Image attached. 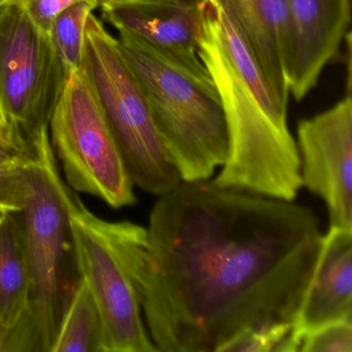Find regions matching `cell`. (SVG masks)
Returning a JSON list of instances; mask_svg holds the SVG:
<instances>
[{
    "instance_id": "17",
    "label": "cell",
    "mask_w": 352,
    "mask_h": 352,
    "mask_svg": "<svg viewBox=\"0 0 352 352\" xmlns=\"http://www.w3.org/2000/svg\"><path fill=\"white\" fill-rule=\"evenodd\" d=\"M94 9L89 3H77L61 12L51 24V44L69 76L82 71L86 23Z\"/></svg>"
},
{
    "instance_id": "23",
    "label": "cell",
    "mask_w": 352,
    "mask_h": 352,
    "mask_svg": "<svg viewBox=\"0 0 352 352\" xmlns=\"http://www.w3.org/2000/svg\"><path fill=\"white\" fill-rule=\"evenodd\" d=\"M28 140L23 133L0 131V160L23 155L28 151Z\"/></svg>"
},
{
    "instance_id": "20",
    "label": "cell",
    "mask_w": 352,
    "mask_h": 352,
    "mask_svg": "<svg viewBox=\"0 0 352 352\" xmlns=\"http://www.w3.org/2000/svg\"><path fill=\"white\" fill-rule=\"evenodd\" d=\"M300 352H352V318L338 319L305 333Z\"/></svg>"
},
{
    "instance_id": "18",
    "label": "cell",
    "mask_w": 352,
    "mask_h": 352,
    "mask_svg": "<svg viewBox=\"0 0 352 352\" xmlns=\"http://www.w3.org/2000/svg\"><path fill=\"white\" fill-rule=\"evenodd\" d=\"M302 340L294 323H273L239 333L219 352H298Z\"/></svg>"
},
{
    "instance_id": "9",
    "label": "cell",
    "mask_w": 352,
    "mask_h": 352,
    "mask_svg": "<svg viewBox=\"0 0 352 352\" xmlns=\"http://www.w3.org/2000/svg\"><path fill=\"white\" fill-rule=\"evenodd\" d=\"M302 187L320 197L329 226L352 230V98L302 119L296 129Z\"/></svg>"
},
{
    "instance_id": "12",
    "label": "cell",
    "mask_w": 352,
    "mask_h": 352,
    "mask_svg": "<svg viewBox=\"0 0 352 352\" xmlns=\"http://www.w3.org/2000/svg\"><path fill=\"white\" fill-rule=\"evenodd\" d=\"M343 318H352V230L329 226L294 327L302 338L319 325Z\"/></svg>"
},
{
    "instance_id": "3",
    "label": "cell",
    "mask_w": 352,
    "mask_h": 352,
    "mask_svg": "<svg viewBox=\"0 0 352 352\" xmlns=\"http://www.w3.org/2000/svg\"><path fill=\"white\" fill-rule=\"evenodd\" d=\"M199 56L215 82L228 125V158L216 185L294 201L302 188L300 157L288 125L274 121L230 65L207 3Z\"/></svg>"
},
{
    "instance_id": "7",
    "label": "cell",
    "mask_w": 352,
    "mask_h": 352,
    "mask_svg": "<svg viewBox=\"0 0 352 352\" xmlns=\"http://www.w3.org/2000/svg\"><path fill=\"white\" fill-rule=\"evenodd\" d=\"M74 259L96 300L104 329V352H155L135 287L100 228V217L67 185Z\"/></svg>"
},
{
    "instance_id": "11",
    "label": "cell",
    "mask_w": 352,
    "mask_h": 352,
    "mask_svg": "<svg viewBox=\"0 0 352 352\" xmlns=\"http://www.w3.org/2000/svg\"><path fill=\"white\" fill-rule=\"evenodd\" d=\"M350 0H287L283 65L289 94L298 102L317 85L349 32Z\"/></svg>"
},
{
    "instance_id": "24",
    "label": "cell",
    "mask_w": 352,
    "mask_h": 352,
    "mask_svg": "<svg viewBox=\"0 0 352 352\" xmlns=\"http://www.w3.org/2000/svg\"><path fill=\"white\" fill-rule=\"evenodd\" d=\"M0 131L5 133H22L19 127L16 126L14 123L10 121L6 113L3 112V107L0 104Z\"/></svg>"
},
{
    "instance_id": "14",
    "label": "cell",
    "mask_w": 352,
    "mask_h": 352,
    "mask_svg": "<svg viewBox=\"0 0 352 352\" xmlns=\"http://www.w3.org/2000/svg\"><path fill=\"white\" fill-rule=\"evenodd\" d=\"M32 273L20 212L0 214V321L13 327L30 306Z\"/></svg>"
},
{
    "instance_id": "13",
    "label": "cell",
    "mask_w": 352,
    "mask_h": 352,
    "mask_svg": "<svg viewBox=\"0 0 352 352\" xmlns=\"http://www.w3.org/2000/svg\"><path fill=\"white\" fill-rule=\"evenodd\" d=\"M230 12L256 55L278 102L287 109L283 43L287 0H218Z\"/></svg>"
},
{
    "instance_id": "26",
    "label": "cell",
    "mask_w": 352,
    "mask_h": 352,
    "mask_svg": "<svg viewBox=\"0 0 352 352\" xmlns=\"http://www.w3.org/2000/svg\"><path fill=\"white\" fill-rule=\"evenodd\" d=\"M0 214H1V213H0Z\"/></svg>"
},
{
    "instance_id": "19",
    "label": "cell",
    "mask_w": 352,
    "mask_h": 352,
    "mask_svg": "<svg viewBox=\"0 0 352 352\" xmlns=\"http://www.w3.org/2000/svg\"><path fill=\"white\" fill-rule=\"evenodd\" d=\"M28 160L30 147L23 155L0 160V213L23 209L28 190Z\"/></svg>"
},
{
    "instance_id": "6",
    "label": "cell",
    "mask_w": 352,
    "mask_h": 352,
    "mask_svg": "<svg viewBox=\"0 0 352 352\" xmlns=\"http://www.w3.org/2000/svg\"><path fill=\"white\" fill-rule=\"evenodd\" d=\"M48 127L55 157L73 190L114 209L137 203L135 185L82 71L67 79Z\"/></svg>"
},
{
    "instance_id": "22",
    "label": "cell",
    "mask_w": 352,
    "mask_h": 352,
    "mask_svg": "<svg viewBox=\"0 0 352 352\" xmlns=\"http://www.w3.org/2000/svg\"><path fill=\"white\" fill-rule=\"evenodd\" d=\"M40 30L48 34L55 18L72 6L86 3L100 7L102 0H18Z\"/></svg>"
},
{
    "instance_id": "2",
    "label": "cell",
    "mask_w": 352,
    "mask_h": 352,
    "mask_svg": "<svg viewBox=\"0 0 352 352\" xmlns=\"http://www.w3.org/2000/svg\"><path fill=\"white\" fill-rule=\"evenodd\" d=\"M118 42L181 180H210L223 166L230 147L226 114L213 78L190 73L133 36L120 34Z\"/></svg>"
},
{
    "instance_id": "15",
    "label": "cell",
    "mask_w": 352,
    "mask_h": 352,
    "mask_svg": "<svg viewBox=\"0 0 352 352\" xmlns=\"http://www.w3.org/2000/svg\"><path fill=\"white\" fill-rule=\"evenodd\" d=\"M206 3L224 52L239 77L274 121L287 125V109L278 102L256 55L230 12L218 0H206Z\"/></svg>"
},
{
    "instance_id": "4",
    "label": "cell",
    "mask_w": 352,
    "mask_h": 352,
    "mask_svg": "<svg viewBox=\"0 0 352 352\" xmlns=\"http://www.w3.org/2000/svg\"><path fill=\"white\" fill-rule=\"evenodd\" d=\"M82 73L133 185L157 197L178 186L180 174L160 141L143 88L118 41L92 13L84 34Z\"/></svg>"
},
{
    "instance_id": "21",
    "label": "cell",
    "mask_w": 352,
    "mask_h": 352,
    "mask_svg": "<svg viewBox=\"0 0 352 352\" xmlns=\"http://www.w3.org/2000/svg\"><path fill=\"white\" fill-rule=\"evenodd\" d=\"M0 352H43L30 311L13 327L0 321Z\"/></svg>"
},
{
    "instance_id": "25",
    "label": "cell",
    "mask_w": 352,
    "mask_h": 352,
    "mask_svg": "<svg viewBox=\"0 0 352 352\" xmlns=\"http://www.w3.org/2000/svg\"><path fill=\"white\" fill-rule=\"evenodd\" d=\"M16 0H0V10L5 8L6 6L10 5V3H14Z\"/></svg>"
},
{
    "instance_id": "10",
    "label": "cell",
    "mask_w": 352,
    "mask_h": 352,
    "mask_svg": "<svg viewBox=\"0 0 352 352\" xmlns=\"http://www.w3.org/2000/svg\"><path fill=\"white\" fill-rule=\"evenodd\" d=\"M205 0H102V17L120 34L151 47L199 77H209L199 56Z\"/></svg>"
},
{
    "instance_id": "16",
    "label": "cell",
    "mask_w": 352,
    "mask_h": 352,
    "mask_svg": "<svg viewBox=\"0 0 352 352\" xmlns=\"http://www.w3.org/2000/svg\"><path fill=\"white\" fill-rule=\"evenodd\" d=\"M51 352H104L102 318L83 278L72 290Z\"/></svg>"
},
{
    "instance_id": "5",
    "label": "cell",
    "mask_w": 352,
    "mask_h": 352,
    "mask_svg": "<svg viewBox=\"0 0 352 352\" xmlns=\"http://www.w3.org/2000/svg\"><path fill=\"white\" fill-rule=\"evenodd\" d=\"M28 190L21 213L32 273L28 311L43 352H51L71 296L67 267L72 249L67 182L61 178L49 137L43 126L28 135Z\"/></svg>"
},
{
    "instance_id": "8",
    "label": "cell",
    "mask_w": 352,
    "mask_h": 352,
    "mask_svg": "<svg viewBox=\"0 0 352 352\" xmlns=\"http://www.w3.org/2000/svg\"><path fill=\"white\" fill-rule=\"evenodd\" d=\"M69 77L18 0L0 10V104L25 137L49 126Z\"/></svg>"
},
{
    "instance_id": "1",
    "label": "cell",
    "mask_w": 352,
    "mask_h": 352,
    "mask_svg": "<svg viewBox=\"0 0 352 352\" xmlns=\"http://www.w3.org/2000/svg\"><path fill=\"white\" fill-rule=\"evenodd\" d=\"M157 351L219 352L239 333L296 321L323 234L294 201L181 182L147 228L100 219Z\"/></svg>"
}]
</instances>
